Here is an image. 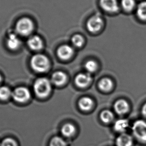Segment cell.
Instances as JSON below:
<instances>
[{
    "mask_svg": "<svg viewBox=\"0 0 146 146\" xmlns=\"http://www.w3.org/2000/svg\"><path fill=\"white\" fill-rule=\"evenodd\" d=\"M34 90L37 97L41 98L46 97L51 92V83L45 78H40L35 82Z\"/></svg>",
    "mask_w": 146,
    "mask_h": 146,
    "instance_id": "6da1fadb",
    "label": "cell"
},
{
    "mask_svg": "<svg viewBox=\"0 0 146 146\" xmlns=\"http://www.w3.org/2000/svg\"><path fill=\"white\" fill-rule=\"evenodd\" d=\"M31 65L35 71L43 73L49 69L50 61L45 55L36 54L33 56L31 59Z\"/></svg>",
    "mask_w": 146,
    "mask_h": 146,
    "instance_id": "7a4b0ae2",
    "label": "cell"
},
{
    "mask_svg": "<svg viewBox=\"0 0 146 146\" xmlns=\"http://www.w3.org/2000/svg\"><path fill=\"white\" fill-rule=\"evenodd\" d=\"M134 136L140 142L146 143V122L143 120L136 121L132 126Z\"/></svg>",
    "mask_w": 146,
    "mask_h": 146,
    "instance_id": "3957f363",
    "label": "cell"
},
{
    "mask_svg": "<svg viewBox=\"0 0 146 146\" xmlns=\"http://www.w3.org/2000/svg\"><path fill=\"white\" fill-rule=\"evenodd\" d=\"M34 24L32 21L28 18L21 19L17 23L16 29L19 34L27 36L32 32Z\"/></svg>",
    "mask_w": 146,
    "mask_h": 146,
    "instance_id": "277c9868",
    "label": "cell"
},
{
    "mask_svg": "<svg viewBox=\"0 0 146 146\" xmlns=\"http://www.w3.org/2000/svg\"><path fill=\"white\" fill-rule=\"evenodd\" d=\"M30 92L26 88L19 87L13 92L12 96L16 101L24 103L30 99Z\"/></svg>",
    "mask_w": 146,
    "mask_h": 146,
    "instance_id": "5b68a950",
    "label": "cell"
},
{
    "mask_svg": "<svg viewBox=\"0 0 146 146\" xmlns=\"http://www.w3.org/2000/svg\"><path fill=\"white\" fill-rule=\"evenodd\" d=\"M103 26V20L98 15L92 17L87 23V28L90 32L96 33L99 31Z\"/></svg>",
    "mask_w": 146,
    "mask_h": 146,
    "instance_id": "8992f818",
    "label": "cell"
},
{
    "mask_svg": "<svg viewBox=\"0 0 146 146\" xmlns=\"http://www.w3.org/2000/svg\"><path fill=\"white\" fill-rule=\"evenodd\" d=\"M73 54L74 50L72 47L70 46L69 45H62L59 47L57 51L58 57L64 60L70 59L73 56Z\"/></svg>",
    "mask_w": 146,
    "mask_h": 146,
    "instance_id": "52a82bcc",
    "label": "cell"
},
{
    "mask_svg": "<svg viewBox=\"0 0 146 146\" xmlns=\"http://www.w3.org/2000/svg\"><path fill=\"white\" fill-rule=\"evenodd\" d=\"M92 78L90 74L81 73L78 75L75 78V83L81 88L86 87L91 81Z\"/></svg>",
    "mask_w": 146,
    "mask_h": 146,
    "instance_id": "ba28073f",
    "label": "cell"
},
{
    "mask_svg": "<svg viewBox=\"0 0 146 146\" xmlns=\"http://www.w3.org/2000/svg\"><path fill=\"white\" fill-rule=\"evenodd\" d=\"M100 4L105 10L109 12H116L119 9L117 0H100Z\"/></svg>",
    "mask_w": 146,
    "mask_h": 146,
    "instance_id": "9c48e42d",
    "label": "cell"
},
{
    "mask_svg": "<svg viewBox=\"0 0 146 146\" xmlns=\"http://www.w3.org/2000/svg\"><path fill=\"white\" fill-rule=\"evenodd\" d=\"M29 47L33 50H40L43 48V41L40 36H33L29 39L28 41Z\"/></svg>",
    "mask_w": 146,
    "mask_h": 146,
    "instance_id": "30bf717a",
    "label": "cell"
},
{
    "mask_svg": "<svg viewBox=\"0 0 146 146\" xmlns=\"http://www.w3.org/2000/svg\"><path fill=\"white\" fill-rule=\"evenodd\" d=\"M114 109L117 114L123 115L129 111V105L125 100H119L115 104Z\"/></svg>",
    "mask_w": 146,
    "mask_h": 146,
    "instance_id": "8fae6325",
    "label": "cell"
},
{
    "mask_svg": "<svg viewBox=\"0 0 146 146\" xmlns=\"http://www.w3.org/2000/svg\"><path fill=\"white\" fill-rule=\"evenodd\" d=\"M51 80L55 85L58 86L63 85L67 80V76L65 73L61 71L56 72L53 74Z\"/></svg>",
    "mask_w": 146,
    "mask_h": 146,
    "instance_id": "7c38bea8",
    "label": "cell"
},
{
    "mask_svg": "<svg viewBox=\"0 0 146 146\" xmlns=\"http://www.w3.org/2000/svg\"><path fill=\"white\" fill-rule=\"evenodd\" d=\"M116 144L117 146H132L133 139L129 135L123 133L117 139Z\"/></svg>",
    "mask_w": 146,
    "mask_h": 146,
    "instance_id": "4fadbf2b",
    "label": "cell"
},
{
    "mask_svg": "<svg viewBox=\"0 0 146 146\" xmlns=\"http://www.w3.org/2000/svg\"><path fill=\"white\" fill-rule=\"evenodd\" d=\"M7 44L9 49L13 50H16L20 46V40L19 39L18 37L16 35L11 34L9 35L7 39Z\"/></svg>",
    "mask_w": 146,
    "mask_h": 146,
    "instance_id": "5bb4252c",
    "label": "cell"
},
{
    "mask_svg": "<svg viewBox=\"0 0 146 146\" xmlns=\"http://www.w3.org/2000/svg\"><path fill=\"white\" fill-rule=\"evenodd\" d=\"M93 104V100L89 97L82 98L79 102V107L83 111H89L91 109Z\"/></svg>",
    "mask_w": 146,
    "mask_h": 146,
    "instance_id": "9a60e30c",
    "label": "cell"
},
{
    "mask_svg": "<svg viewBox=\"0 0 146 146\" xmlns=\"http://www.w3.org/2000/svg\"><path fill=\"white\" fill-rule=\"evenodd\" d=\"M129 127V122L125 119H120L115 122L114 128L116 131L119 132H124L127 130Z\"/></svg>",
    "mask_w": 146,
    "mask_h": 146,
    "instance_id": "2e32d148",
    "label": "cell"
},
{
    "mask_svg": "<svg viewBox=\"0 0 146 146\" xmlns=\"http://www.w3.org/2000/svg\"><path fill=\"white\" fill-rule=\"evenodd\" d=\"M113 83L111 80L107 78L102 79L99 83V87L103 91H109L112 89Z\"/></svg>",
    "mask_w": 146,
    "mask_h": 146,
    "instance_id": "e0dca14e",
    "label": "cell"
},
{
    "mask_svg": "<svg viewBox=\"0 0 146 146\" xmlns=\"http://www.w3.org/2000/svg\"><path fill=\"white\" fill-rule=\"evenodd\" d=\"M75 127L72 124L68 123L65 124L62 128L61 132L66 137H71L75 132Z\"/></svg>",
    "mask_w": 146,
    "mask_h": 146,
    "instance_id": "ac0fdd59",
    "label": "cell"
},
{
    "mask_svg": "<svg viewBox=\"0 0 146 146\" xmlns=\"http://www.w3.org/2000/svg\"><path fill=\"white\" fill-rule=\"evenodd\" d=\"M137 14L139 18L144 20H146V2H142L139 5Z\"/></svg>",
    "mask_w": 146,
    "mask_h": 146,
    "instance_id": "d6986e66",
    "label": "cell"
},
{
    "mask_svg": "<svg viewBox=\"0 0 146 146\" xmlns=\"http://www.w3.org/2000/svg\"><path fill=\"white\" fill-rule=\"evenodd\" d=\"M100 117L102 121L106 123L111 122L114 119L113 114L109 110H105L102 112Z\"/></svg>",
    "mask_w": 146,
    "mask_h": 146,
    "instance_id": "ffe728a7",
    "label": "cell"
},
{
    "mask_svg": "<svg viewBox=\"0 0 146 146\" xmlns=\"http://www.w3.org/2000/svg\"><path fill=\"white\" fill-rule=\"evenodd\" d=\"M12 96V93L10 90L7 87H0V99L6 100Z\"/></svg>",
    "mask_w": 146,
    "mask_h": 146,
    "instance_id": "44dd1931",
    "label": "cell"
},
{
    "mask_svg": "<svg viewBox=\"0 0 146 146\" xmlns=\"http://www.w3.org/2000/svg\"><path fill=\"white\" fill-rule=\"evenodd\" d=\"M72 43L73 45L76 47H81L83 45L84 42L83 37L81 35L76 34L74 35L72 38Z\"/></svg>",
    "mask_w": 146,
    "mask_h": 146,
    "instance_id": "7402d4cb",
    "label": "cell"
},
{
    "mask_svg": "<svg viewBox=\"0 0 146 146\" xmlns=\"http://www.w3.org/2000/svg\"><path fill=\"white\" fill-rule=\"evenodd\" d=\"M85 67L89 73H93L97 70L98 65L95 61L90 60L86 63Z\"/></svg>",
    "mask_w": 146,
    "mask_h": 146,
    "instance_id": "603a6c76",
    "label": "cell"
},
{
    "mask_svg": "<svg viewBox=\"0 0 146 146\" xmlns=\"http://www.w3.org/2000/svg\"><path fill=\"white\" fill-rule=\"evenodd\" d=\"M134 0H122V6L126 11H131L135 6Z\"/></svg>",
    "mask_w": 146,
    "mask_h": 146,
    "instance_id": "cb8c5ba5",
    "label": "cell"
},
{
    "mask_svg": "<svg viewBox=\"0 0 146 146\" xmlns=\"http://www.w3.org/2000/svg\"><path fill=\"white\" fill-rule=\"evenodd\" d=\"M50 146H67L65 141L59 137L53 138L50 144Z\"/></svg>",
    "mask_w": 146,
    "mask_h": 146,
    "instance_id": "d4e9b609",
    "label": "cell"
},
{
    "mask_svg": "<svg viewBox=\"0 0 146 146\" xmlns=\"http://www.w3.org/2000/svg\"><path fill=\"white\" fill-rule=\"evenodd\" d=\"M1 146H17L16 142L11 138H7L3 141Z\"/></svg>",
    "mask_w": 146,
    "mask_h": 146,
    "instance_id": "484cf974",
    "label": "cell"
},
{
    "mask_svg": "<svg viewBox=\"0 0 146 146\" xmlns=\"http://www.w3.org/2000/svg\"><path fill=\"white\" fill-rule=\"evenodd\" d=\"M142 112L143 116L146 118V103L143 107Z\"/></svg>",
    "mask_w": 146,
    "mask_h": 146,
    "instance_id": "4316f807",
    "label": "cell"
},
{
    "mask_svg": "<svg viewBox=\"0 0 146 146\" xmlns=\"http://www.w3.org/2000/svg\"><path fill=\"white\" fill-rule=\"evenodd\" d=\"M1 80H2V78H1V76H0V82L1 81Z\"/></svg>",
    "mask_w": 146,
    "mask_h": 146,
    "instance_id": "83f0119b",
    "label": "cell"
}]
</instances>
